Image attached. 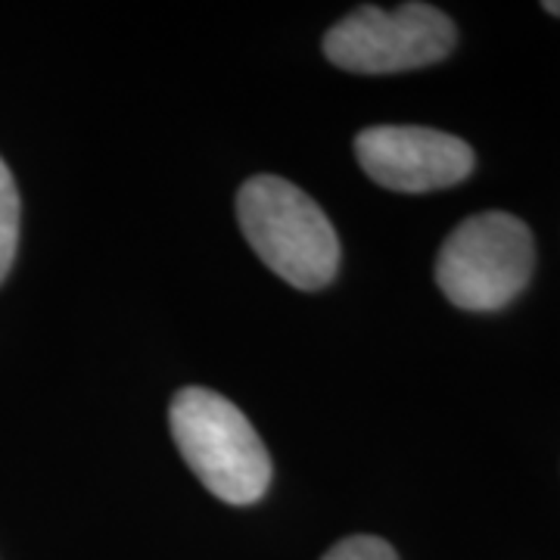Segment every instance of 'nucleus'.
<instances>
[{"label":"nucleus","mask_w":560,"mask_h":560,"mask_svg":"<svg viewBox=\"0 0 560 560\" xmlns=\"http://www.w3.org/2000/svg\"><path fill=\"white\" fill-rule=\"evenodd\" d=\"M320 560H399L389 541L377 536H349L337 541Z\"/></svg>","instance_id":"7"},{"label":"nucleus","mask_w":560,"mask_h":560,"mask_svg":"<svg viewBox=\"0 0 560 560\" xmlns=\"http://www.w3.org/2000/svg\"><path fill=\"white\" fill-rule=\"evenodd\" d=\"M361 168L386 190L427 194L474 172V150L455 135L418 125H381L355 138Z\"/></svg>","instance_id":"5"},{"label":"nucleus","mask_w":560,"mask_h":560,"mask_svg":"<svg viewBox=\"0 0 560 560\" xmlns=\"http://www.w3.org/2000/svg\"><path fill=\"white\" fill-rule=\"evenodd\" d=\"M20 246V190L7 162L0 160V280L13 268Z\"/></svg>","instance_id":"6"},{"label":"nucleus","mask_w":560,"mask_h":560,"mask_svg":"<svg viewBox=\"0 0 560 560\" xmlns=\"http://www.w3.org/2000/svg\"><path fill=\"white\" fill-rule=\"evenodd\" d=\"M536 243L511 212H480L460 221L442 243L436 283L445 300L467 312H495L521 296L533 278Z\"/></svg>","instance_id":"3"},{"label":"nucleus","mask_w":560,"mask_h":560,"mask_svg":"<svg viewBox=\"0 0 560 560\" xmlns=\"http://www.w3.org/2000/svg\"><path fill=\"white\" fill-rule=\"evenodd\" d=\"M172 436L200 482L228 504H253L271 482V458L234 401L206 386L172 401Z\"/></svg>","instance_id":"2"},{"label":"nucleus","mask_w":560,"mask_h":560,"mask_svg":"<svg viewBox=\"0 0 560 560\" xmlns=\"http://www.w3.org/2000/svg\"><path fill=\"white\" fill-rule=\"evenodd\" d=\"M455 47L452 20L430 3H401L396 10L359 7L324 38L334 66L361 75H389L445 60Z\"/></svg>","instance_id":"4"},{"label":"nucleus","mask_w":560,"mask_h":560,"mask_svg":"<svg viewBox=\"0 0 560 560\" xmlns=\"http://www.w3.org/2000/svg\"><path fill=\"white\" fill-rule=\"evenodd\" d=\"M545 10H548V13H555V16H560V0H548V3H545Z\"/></svg>","instance_id":"8"},{"label":"nucleus","mask_w":560,"mask_h":560,"mask_svg":"<svg viewBox=\"0 0 560 560\" xmlns=\"http://www.w3.org/2000/svg\"><path fill=\"white\" fill-rule=\"evenodd\" d=\"M237 219L256 256L287 283L318 290L337 275V231L296 184L275 175L249 178L237 194Z\"/></svg>","instance_id":"1"}]
</instances>
